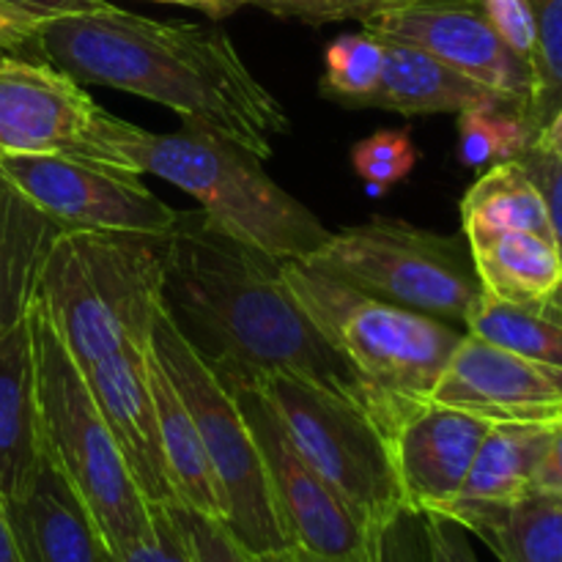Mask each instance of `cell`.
Wrapping results in <instances>:
<instances>
[{"mask_svg": "<svg viewBox=\"0 0 562 562\" xmlns=\"http://www.w3.org/2000/svg\"><path fill=\"white\" fill-rule=\"evenodd\" d=\"M181 519H184L187 532H190L192 549H195L198 562H256L250 552L241 547L234 538V532L223 525L220 519L206 514H195V510L181 508Z\"/></svg>", "mask_w": 562, "mask_h": 562, "instance_id": "cell-34", "label": "cell"}, {"mask_svg": "<svg viewBox=\"0 0 562 562\" xmlns=\"http://www.w3.org/2000/svg\"><path fill=\"white\" fill-rule=\"evenodd\" d=\"M228 387V384H225ZM267 470L274 508L291 541L333 562H387V538L368 530L344 499L311 470L283 420L252 382L231 384Z\"/></svg>", "mask_w": 562, "mask_h": 562, "instance_id": "cell-11", "label": "cell"}, {"mask_svg": "<svg viewBox=\"0 0 562 562\" xmlns=\"http://www.w3.org/2000/svg\"><path fill=\"white\" fill-rule=\"evenodd\" d=\"M165 307L228 387L289 373L338 395L379 426L371 390L302 311L283 261L231 239L203 214L181 212L165 239Z\"/></svg>", "mask_w": 562, "mask_h": 562, "instance_id": "cell-2", "label": "cell"}, {"mask_svg": "<svg viewBox=\"0 0 562 562\" xmlns=\"http://www.w3.org/2000/svg\"><path fill=\"white\" fill-rule=\"evenodd\" d=\"M146 373L154 404H157L159 437H162L165 467H168L176 505L223 521L217 481H214V472L209 467L201 434H198L195 420H192L190 409L181 401L179 390L170 382V376L159 366L157 355L151 349H148Z\"/></svg>", "mask_w": 562, "mask_h": 562, "instance_id": "cell-23", "label": "cell"}, {"mask_svg": "<svg viewBox=\"0 0 562 562\" xmlns=\"http://www.w3.org/2000/svg\"><path fill=\"white\" fill-rule=\"evenodd\" d=\"M558 296H560V300H562V289H560V294H558Z\"/></svg>", "mask_w": 562, "mask_h": 562, "instance_id": "cell-42", "label": "cell"}, {"mask_svg": "<svg viewBox=\"0 0 562 562\" xmlns=\"http://www.w3.org/2000/svg\"><path fill=\"white\" fill-rule=\"evenodd\" d=\"M27 318L36 351L44 453L93 516L104 547L119 552L151 530V505L132 481L86 373L38 302Z\"/></svg>", "mask_w": 562, "mask_h": 562, "instance_id": "cell-6", "label": "cell"}, {"mask_svg": "<svg viewBox=\"0 0 562 562\" xmlns=\"http://www.w3.org/2000/svg\"><path fill=\"white\" fill-rule=\"evenodd\" d=\"M351 162H355L357 176L366 181L368 195L379 198L412 173L417 165V148L409 132L384 130L357 143Z\"/></svg>", "mask_w": 562, "mask_h": 562, "instance_id": "cell-30", "label": "cell"}, {"mask_svg": "<svg viewBox=\"0 0 562 562\" xmlns=\"http://www.w3.org/2000/svg\"><path fill=\"white\" fill-rule=\"evenodd\" d=\"M140 170L184 190L214 228L274 261H307L333 236L311 209L263 173L261 159L209 132H148Z\"/></svg>", "mask_w": 562, "mask_h": 562, "instance_id": "cell-5", "label": "cell"}, {"mask_svg": "<svg viewBox=\"0 0 562 562\" xmlns=\"http://www.w3.org/2000/svg\"><path fill=\"white\" fill-rule=\"evenodd\" d=\"M36 302L82 371L115 351H146L165 305V239L64 231Z\"/></svg>", "mask_w": 562, "mask_h": 562, "instance_id": "cell-4", "label": "cell"}, {"mask_svg": "<svg viewBox=\"0 0 562 562\" xmlns=\"http://www.w3.org/2000/svg\"><path fill=\"white\" fill-rule=\"evenodd\" d=\"M532 146H538L541 151L552 154V157L562 159V104L558 110L552 113V119L547 121V124L541 126V132H538L536 143Z\"/></svg>", "mask_w": 562, "mask_h": 562, "instance_id": "cell-38", "label": "cell"}, {"mask_svg": "<svg viewBox=\"0 0 562 562\" xmlns=\"http://www.w3.org/2000/svg\"><path fill=\"white\" fill-rule=\"evenodd\" d=\"M461 225L464 231H530L554 241L547 201L519 159L497 162L477 176L461 201Z\"/></svg>", "mask_w": 562, "mask_h": 562, "instance_id": "cell-25", "label": "cell"}, {"mask_svg": "<svg viewBox=\"0 0 562 562\" xmlns=\"http://www.w3.org/2000/svg\"><path fill=\"white\" fill-rule=\"evenodd\" d=\"M151 349V346H148ZM148 349H124L86 368L99 409L121 450L132 481L148 505H176L159 437L157 404L148 387Z\"/></svg>", "mask_w": 562, "mask_h": 562, "instance_id": "cell-16", "label": "cell"}, {"mask_svg": "<svg viewBox=\"0 0 562 562\" xmlns=\"http://www.w3.org/2000/svg\"><path fill=\"white\" fill-rule=\"evenodd\" d=\"M464 333L488 340L505 351L562 368V300L503 302L483 294Z\"/></svg>", "mask_w": 562, "mask_h": 562, "instance_id": "cell-26", "label": "cell"}, {"mask_svg": "<svg viewBox=\"0 0 562 562\" xmlns=\"http://www.w3.org/2000/svg\"><path fill=\"white\" fill-rule=\"evenodd\" d=\"M483 294L503 302H547L562 289L558 245L530 231H464Z\"/></svg>", "mask_w": 562, "mask_h": 562, "instance_id": "cell-22", "label": "cell"}, {"mask_svg": "<svg viewBox=\"0 0 562 562\" xmlns=\"http://www.w3.org/2000/svg\"><path fill=\"white\" fill-rule=\"evenodd\" d=\"M151 351L176 384L201 434L209 467L217 481L223 525L252 558L291 547L294 541L274 508L261 453L236 395L198 355L165 305L154 322Z\"/></svg>", "mask_w": 562, "mask_h": 562, "instance_id": "cell-8", "label": "cell"}, {"mask_svg": "<svg viewBox=\"0 0 562 562\" xmlns=\"http://www.w3.org/2000/svg\"><path fill=\"white\" fill-rule=\"evenodd\" d=\"M252 384L274 406L302 459L368 530L387 538L409 516L390 439L371 415L289 373H263Z\"/></svg>", "mask_w": 562, "mask_h": 562, "instance_id": "cell-9", "label": "cell"}, {"mask_svg": "<svg viewBox=\"0 0 562 562\" xmlns=\"http://www.w3.org/2000/svg\"><path fill=\"white\" fill-rule=\"evenodd\" d=\"M327 71L322 77V93L346 104L362 108L376 91L384 66V42L371 31L344 33L324 53Z\"/></svg>", "mask_w": 562, "mask_h": 562, "instance_id": "cell-28", "label": "cell"}, {"mask_svg": "<svg viewBox=\"0 0 562 562\" xmlns=\"http://www.w3.org/2000/svg\"><path fill=\"white\" fill-rule=\"evenodd\" d=\"M110 0H0V49L16 53L42 22L108 9Z\"/></svg>", "mask_w": 562, "mask_h": 562, "instance_id": "cell-32", "label": "cell"}, {"mask_svg": "<svg viewBox=\"0 0 562 562\" xmlns=\"http://www.w3.org/2000/svg\"><path fill=\"white\" fill-rule=\"evenodd\" d=\"M390 0H231V14L245 5L269 11L285 20H300L305 25H329V22L355 20L366 25Z\"/></svg>", "mask_w": 562, "mask_h": 562, "instance_id": "cell-33", "label": "cell"}, {"mask_svg": "<svg viewBox=\"0 0 562 562\" xmlns=\"http://www.w3.org/2000/svg\"><path fill=\"white\" fill-rule=\"evenodd\" d=\"M536 20V93L525 113L527 130L536 143L541 126L562 104V0H527Z\"/></svg>", "mask_w": 562, "mask_h": 562, "instance_id": "cell-29", "label": "cell"}, {"mask_svg": "<svg viewBox=\"0 0 562 562\" xmlns=\"http://www.w3.org/2000/svg\"><path fill=\"white\" fill-rule=\"evenodd\" d=\"M64 231L0 173V333L27 318L49 250Z\"/></svg>", "mask_w": 562, "mask_h": 562, "instance_id": "cell-19", "label": "cell"}, {"mask_svg": "<svg viewBox=\"0 0 562 562\" xmlns=\"http://www.w3.org/2000/svg\"><path fill=\"white\" fill-rule=\"evenodd\" d=\"M382 77H379L376 91L362 102V108H379L401 115H431L464 113L475 104L497 99L492 91L472 82L445 60L434 58L426 49L393 42V38H382Z\"/></svg>", "mask_w": 562, "mask_h": 562, "instance_id": "cell-21", "label": "cell"}, {"mask_svg": "<svg viewBox=\"0 0 562 562\" xmlns=\"http://www.w3.org/2000/svg\"><path fill=\"white\" fill-rule=\"evenodd\" d=\"M173 110L184 126L269 159L289 115L245 66L228 33L195 22H159L110 3L42 22L16 53Z\"/></svg>", "mask_w": 562, "mask_h": 562, "instance_id": "cell-1", "label": "cell"}, {"mask_svg": "<svg viewBox=\"0 0 562 562\" xmlns=\"http://www.w3.org/2000/svg\"><path fill=\"white\" fill-rule=\"evenodd\" d=\"M283 278L318 333L371 390L384 437L431 404V395L464 333L453 324L362 294L355 285L302 261H285Z\"/></svg>", "mask_w": 562, "mask_h": 562, "instance_id": "cell-3", "label": "cell"}, {"mask_svg": "<svg viewBox=\"0 0 562 562\" xmlns=\"http://www.w3.org/2000/svg\"><path fill=\"white\" fill-rule=\"evenodd\" d=\"M488 428L483 417L434 401L395 428L390 453L409 516L442 514L453 503Z\"/></svg>", "mask_w": 562, "mask_h": 562, "instance_id": "cell-15", "label": "cell"}, {"mask_svg": "<svg viewBox=\"0 0 562 562\" xmlns=\"http://www.w3.org/2000/svg\"><path fill=\"white\" fill-rule=\"evenodd\" d=\"M431 401L486 423L554 426L562 420V368L527 360L464 333Z\"/></svg>", "mask_w": 562, "mask_h": 562, "instance_id": "cell-14", "label": "cell"}, {"mask_svg": "<svg viewBox=\"0 0 562 562\" xmlns=\"http://www.w3.org/2000/svg\"><path fill=\"white\" fill-rule=\"evenodd\" d=\"M256 562H333V560L318 558V554H313V552H307V549L291 543V547L274 549V552L256 554Z\"/></svg>", "mask_w": 562, "mask_h": 562, "instance_id": "cell-39", "label": "cell"}, {"mask_svg": "<svg viewBox=\"0 0 562 562\" xmlns=\"http://www.w3.org/2000/svg\"><path fill=\"white\" fill-rule=\"evenodd\" d=\"M108 562H198L179 505H151V530L119 552L108 549Z\"/></svg>", "mask_w": 562, "mask_h": 562, "instance_id": "cell-31", "label": "cell"}, {"mask_svg": "<svg viewBox=\"0 0 562 562\" xmlns=\"http://www.w3.org/2000/svg\"><path fill=\"white\" fill-rule=\"evenodd\" d=\"M0 562H22L20 547H16L14 530H11L9 514H5V505L0 499Z\"/></svg>", "mask_w": 562, "mask_h": 562, "instance_id": "cell-40", "label": "cell"}, {"mask_svg": "<svg viewBox=\"0 0 562 562\" xmlns=\"http://www.w3.org/2000/svg\"><path fill=\"white\" fill-rule=\"evenodd\" d=\"M22 562H108V547L71 483L44 453L16 499L5 503Z\"/></svg>", "mask_w": 562, "mask_h": 562, "instance_id": "cell-17", "label": "cell"}, {"mask_svg": "<svg viewBox=\"0 0 562 562\" xmlns=\"http://www.w3.org/2000/svg\"><path fill=\"white\" fill-rule=\"evenodd\" d=\"M488 22L499 33L505 44L514 49L519 58H525L532 66L536 60V20L527 0H481ZM536 71V69H532Z\"/></svg>", "mask_w": 562, "mask_h": 562, "instance_id": "cell-35", "label": "cell"}, {"mask_svg": "<svg viewBox=\"0 0 562 562\" xmlns=\"http://www.w3.org/2000/svg\"><path fill=\"white\" fill-rule=\"evenodd\" d=\"M148 3H170V5H187V9L203 11L212 20H223L231 14V0H148Z\"/></svg>", "mask_w": 562, "mask_h": 562, "instance_id": "cell-41", "label": "cell"}, {"mask_svg": "<svg viewBox=\"0 0 562 562\" xmlns=\"http://www.w3.org/2000/svg\"><path fill=\"white\" fill-rule=\"evenodd\" d=\"M428 562H481L470 543V532L448 516L426 514Z\"/></svg>", "mask_w": 562, "mask_h": 562, "instance_id": "cell-37", "label": "cell"}, {"mask_svg": "<svg viewBox=\"0 0 562 562\" xmlns=\"http://www.w3.org/2000/svg\"><path fill=\"white\" fill-rule=\"evenodd\" d=\"M470 536H477L499 562H562V497L530 492L508 505L459 514Z\"/></svg>", "mask_w": 562, "mask_h": 562, "instance_id": "cell-24", "label": "cell"}, {"mask_svg": "<svg viewBox=\"0 0 562 562\" xmlns=\"http://www.w3.org/2000/svg\"><path fill=\"white\" fill-rule=\"evenodd\" d=\"M516 159H519L521 168L530 173V179L536 181V187L541 190L543 201H547L549 220H552V231H554V241H558V250L562 258V159L541 151L538 146H530L527 151H521Z\"/></svg>", "mask_w": 562, "mask_h": 562, "instance_id": "cell-36", "label": "cell"}, {"mask_svg": "<svg viewBox=\"0 0 562 562\" xmlns=\"http://www.w3.org/2000/svg\"><path fill=\"white\" fill-rule=\"evenodd\" d=\"M552 428L543 423H492L467 472L464 486L437 516L456 519L467 510L508 505L536 492L538 467L552 439Z\"/></svg>", "mask_w": 562, "mask_h": 562, "instance_id": "cell-20", "label": "cell"}, {"mask_svg": "<svg viewBox=\"0 0 562 562\" xmlns=\"http://www.w3.org/2000/svg\"><path fill=\"white\" fill-rule=\"evenodd\" d=\"M44 461L31 318L0 333V499L25 492Z\"/></svg>", "mask_w": 562, "mask_h": 562, "instance_id": "cell-18", "label": "cell"}, {"mask_svg": "<svg viewBox=\"0 0 562 562\" xmlns=\"http://www.w3.org/2000/svg\"><path fill=\"white\" fill-rule=\"evenodd\" d=\"M302 263L362 294L461 327L483 296L467 236L437 234L401 220H371L338 231Z\"/></svg>", "mask_w": 562, "mask_h": 562, "instance_id": "cell-7", "label": "cell"}, {"mask_svg": "<svg viewBox=\"0 0 562 562\" xmlns=\"http://www.w3.org/2000/svg\"><path fill=\"white\" fill-rule=\"evenodd\" d=\"M0 173L66 231L168 239L181 217L143 184L140 176L102 165L3 154Z\"/></svg>", "mask_w": 562, "mask_h": 562, "instance_id": "cell-12", "label": "cell"}, {"mask_svg": "<svg viewBox=\"0 0 562 562\" xmlns=\"http://www.w3.org/2000/svg\"><path fill=\"white\" fill-rule=\"evenodd\" d=\"M146 130L108 113L66 71L0 55V157H58L140 176Z\"/></svg>", "mask_w": 562, "mask_h": 562, "instance_id": "cell-10", "label": "cell"}, {"mask_svg": "<svg viewBox=\"0 0 562 562\" xmlns=\"http://www.w3.org/2000/svg\"><path fill=\"white\" fill-rule=\"evenodd\" d=\"M362 27L426 49L497 99L519 108L521 115L530 108L536 71L499 38L481 0H390Z\"/></svg>", "mask_w": 562, "mask_h": 562, "instance_id": "cell-13", "label": "cell"}, {"mask_svg": "<svg viewBox=\"0 0 562 562\" xmlns=\"http://www.w3.org/2000/svg\"><path fill=\"white\" fill-rule=\"evenodd\" d=\"M530 146L532 132L527 130L525 115L503 99H488L459 113V154L470 168L508 162Z\"/></svg>", "mask_w": 562, "mask_h": 562, "instance_id": "cell-27", "label": "cell"}]
</instances>
